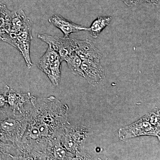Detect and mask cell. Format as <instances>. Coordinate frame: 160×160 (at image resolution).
<instances>
[{
	"label": "cell",
	"instance_id": "obj_1",
	"mask_svg": "<svg viewBox=\"0 0 160 160\" xmlns=\"http://www.w3.org/2000/svg\"><path fill=\"white\" fill-rule=\"evenodd\" d=\"M24 113L13 111L7 107L5 117L0 120V141L6 146L13 160L16 159L18 146L27 128L28 107Z\"/></svg>",
	"mask_w": 160,
	"mask_h": 160
},
{
	"label": "cell",
	"instance_id": "obj_2",
	"mask_svg": "<svg viewBox=\"0 0 160 160\" xmlns=\"http://www.w3.org/2000/svg\"><path fill=\"white\" fill-rule=\"evenodd\" d=\"M89 134L88 128L83 126H67L64 130L61 142L62 146L75 156L74 160H91L85 151V146Z\"/></svg>",
	"mask_w": 160,
	"mask_h": 160
},
{
	"label": "cell",
	"instance_id": "obj_3",
	"mask_svg": "<svg viewBox=\"0 0 160 160\" xmlns=\"http://www.w3.org/2000/svg\"><path fill=\"white\" fill-rule=\"evenodd\" d=\"M32 23L16 32H7L3 36L2 41L10 44L20 52L25 60L27 68L32 66L30 58V45L32 39Z\"/></svg>",
	"mask_w": 160,
	"mask_h": 160
},
{
	"label": "cell",
	"instance_id": "obj_4",
	"mask_svg": "<svg viewBox=\"0 0 160 160\" xmlns=\"http://www.w3.org/2000/svg\"><path fill=\"white\" fill-rule=\"evenodd\" d=\"M142 136L157 137L160 140V129L150 124L143 116L130 125L122 127L118 130V138L126 141Z\"/></svg>",
	"mask_w": 160,
	"mask_h": 160
},
{
	"label": "cell",
	"instance_id": "obj_5",
	"mask_svg": "<svg viewBox=\"0 0 160 160\" xmlns=\"http://www.w3.org/2000/svg\"><path fill=\"white\" fill-rule=\"evenodd\" d=\"M38 38L48 44L49 47L56 52L61 61H65L75 51L74 39L69 38L60 37L46 34H39Z\"/></svg>",
	"mask_w": 160,
	"mask_h": 160
},
{
	"label": "cell",
	"instance_id": "obj_6",
	"mask_svg": "<svg viewBox=\"0 0 160 160\" xmlns=\"http://www.w3.org/2000/svg\"><path fill=\"white\" fill-rule=\"evenodd\" d=\"M3 93L6 96L8 108L16 112L24 113L27 106L31 103L32 95L30 92H17L9 86H6Z\"/></svg>",
	"mask_w": 160,
	"mask_h": 160
},
{
	"label": "cell",
	"instance_id": "obj_7",
	"mask_svg": "<svg viewBox=\"0 0 160 160\" xmlns=\"http://www.w3.org/2000/svg\"><path fill=\"white\" fill-rule=\"evenodd\" d=\"M81 68L84 73V78L92 86H96L105 78V72L101 61H82Z\"/></svg>",
	"mask_w": 160,
	"mask_h": 160
},
{
	"label": "cell",
	"instance_id": "obj_8",
	"mask_svg": "<svg viewBox=\"0 0 160 160\" xmlns=\"http://www.w3.org/2000/svg\"><path fill=\"white\" fill-rule=\"evenodd\" d=\"M75 52L82 61H101L102 54L90 40H80L74 39Z\"/></svg>",
	"mask_w": 160,
	"mask_h": 160
},
{
	"label": "cell",
	"instance_id": "obj_9",
	"mask_svg": "<svg viewBox=\"0 0 160 160\" xmlns=\"http://www.w3.org/2000/svg\"><path fill=\"white\" fill-rule=\"evenodd\" d=\"M49 22L52 25L59 29L63 32L64 37L65 38H69L72 33L88 29L87 27L68 21L60 15L51 16L49 18Z\"/></svg>",
	"mask_w": 160,
	"mask_h": 160
},
{
	"label": "cell",
	"instance_id": "obj_10",
	"mask_svg": "<svg viewBox=\"0 0 160 160\" xmlns=\"http://www.w3.org/2000/svg\"><path fill=\"white\" fill-rule=\"evenodd\" d=\"M75 156L62 146L61 141L49 149L46 160H74Z\"/></svg>",
	"mask_w": 160,
	"mask_h": 160
},
{
	"label": "cell",
	"instance_id": "obj_11",
	"mask_svg": "<svg viewBox=\"0 0 160 160\" xmlns=\"http://www.w3.org/2000/svg\"><path fill=\"white\" fill-rule=\"evenodd\" d=\"M16 12L12 11L6 5L0 3V41L9 30L10 23Z\"/></svg>",
	"mask_w": 160,
	"mask_h": 160
},
{
	"label": "cell",
	"instance_id": "obj_12",
	"mask_svg": "<svg viewBox=\"0 0 160 160\" xmlns=\"http://www.w3.org/2000/svg\"><path fill=\"white\" fill-rule=\"evenodd\" d=\"M62 62L58 58L50 64L44 73L49 78L52 84L55 86L59 85L61 80Z\"/></svg>",
	"mask_w": 160,
	"mask_h": 160
},
{
	"label": "cell",
	"instance_id": "obj_13",
	"mask_svg": "<svg viewBox=\"0 0 160 160\" xmlns=\"http://www.w3.org/2000/svg\"><path fill=\"white\" fill-rule=\"evenodd\" d=\"M112 17L109 16H103L98 17L92 22L91 26L88 28V31L92 38H97L102 32L111 22Z\"/></svg>",
	"mask_w": 160,
	"mask_h": 160
},
{
	"label": "cell",
	"instance_id": "obj_14",
	"mask_svg": "<svg viewBox=\"0 0 160 160\" xmlns=\"http://www.w3.org/2000/svg\"><path fill=\"white\" fill-rule=\"evenodd\" d=\"M58 58L60 57L57 52L49 46L45 53L38 60L37 66L39 69L44 72L50 64Z\"/></svg>",
	"mask_w": 160,
	"mask_h": 160
},
{
	"label": "cell",
	"instance_id": "obj_15",
	"mask_svg": "<svg viewBox=\"0 0 160 160\" xmlns=\"http://www.w3.org/2000/svg\"><path fill=\"white\" fill-rule=\"evenodd\" d=\"M65 61L67 63L69 70L73 74L84 77V73L81 68L82 61L75 52H73Z\"/></svg>",
	"mask_w": 160,
	"mask_h": 160
},
{
	"label": "cell",
	"instance_id": "obj_16",
	"mask_svg": "<svg viewBox=\"0 0 160 160\" xmlns=\"http://www.w3.org/2000/svg\"><path fill=\"white\" fill-rule=\"evenodd\" d=\"M152 126L160 129V108H156L144 116Z\"/></svg>",
	"mask_w": 160,
	"mask_h": 160
},
{
	"label": "cell",
	"instance_id": "obj_17",
	"mask_svg": "<svg viewBox=\"0 0 160 160\" xmlns=\"http://www.w3.org/2000/svg\"><path fill=\"white\" fill-rule=\"evenodd\" d=\"M129 7L138 6L145 2V0H121Z\"/></svg>",
	"mask_w": 160,
	"mask_h": 160
},
{
	"label": "cell",
	"instance_id": "obj_18",
	"mask_svg": "<svg viewBox=\"0 0 160 160\" xmlns=\"http://www.w3.org/2000/svg\"><path fill=\"white\" fill-rule=\"evenodd\" d=\"M7 105V100L4 93H0V111L4 109Z\"/></svg>",
	"mask_w": 160,
	"mask_h": 160
},
{
	"label": "cell",
	"instance_id": "obj_19",
	"mask_svg": "<svg viewBox=\"0 0 160 160\" xmlns=\"http://www.w3.org/2000/svg\"><path fill=\"white\" fill-rule=\"evenodd\" d=\"M145 2L153 5H158L160 4V0H145Z\"/></svg>",
	"mask_w": 160,
	"mask_h": 160
}]
</instances>
